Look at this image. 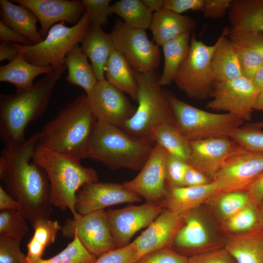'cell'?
<instances>
[{"label": "cell", "mask_w": 263, "mask_h": 263, "mask_svg": "<svg viewBox=\"0 0 263 263\" xmlns=\"http://www.w3.org/2000/svg\"><path fill=\"white\" fill-rule=\"evenodd\" d=\"M39 132L17 148H4L0 156V179L19 204V211L32 224L49 218L53 212L50 185L43 168L33 161Z\"/></svg>", "instance_id": "cell-1"}, {"label": "cell", "mask_w": 263, "mask_h": 263, "mask_svg": "<svg viewBox=\"0 0 263 263\" xmlns=\"http://www.w3.org/2000/svg\"><path fill=\"white\" fill-rule=\"evenodd\" d=\"M66 65L45 75L30 89L0 94V139L4 148L13 149L25 141V130L46 110L54 88Z\"/></svg>", "instance_id": "cell-2"}, {"label": "cell", "mask_w": 263, "mask_h": 263, "mask_svg": "<svg viewBox=\"0 0 263 263\" xmlns=\"http://www.w3.org/2000/svg\"><path fill=\"white\" fill-rule=\"evenodd\" d=\"M97 122L86 94L79 95L62 108L39 132L37 147L86 158V148Z\"/></svg>", "instance_id": "cell-3"}, {"label": "cell", "mask_w": 263, "mask_h": 263, "mask_svg": "<svg viewBox=\"0 0 263 263\" xmlns=\"http://www.w3.org/2000/svg\"><path fill=\"white\" fill-rule=\"evenodd\" d=\"M153 142L135 137L121 128L97 120L86 148V158L112 170H140L153 149Z\"/></svg>", "instance_id": "cell-4"}, {"label": "cell", "mask_w": 263, "mask_h": 263, "mask_svg": "<svg viewBox=\"0 0 263 263\" xmlns=\"http://www.w3.org/2000/svg\"><path fill=\"white\" fill-rule=\"evenodd\" d=\"M32 160L47 175L53 206L62 211L68 208L73 218H79L81 215L75 208L77 192L85 184L98 182L96 171L82 166L75 157L42 147H37Z\"/></svg>", "instance_id": "cell-5"}, {"label": "cell", "mask_w": 263, "mask_h": 263, "mask_svg": "<svg viewBox=\"0 0 263 263\" xmlns=\"http://www.w3.org/2000/svg\"><path fill=\"white\" fill-rule=\"evenodd\" d=\"M133 74L138 87V107L121 129L135 137L149 139L155 128L174 122V115L154 72L141 74L133 71Z\"/></svg>", "instance_id": "cell-6"}, {"label": "cell", "mask_w": 263, "mask_h": 263, "mask_svg": "<svg viewBox=\"0 0 263 263\" xmlns=\"http://www.w3.org/2000/svg\"><path fill=\"white\" fill-rule=\"evenodd\" d=\"M164 93L171 107L176 126L189 141L229 137L244 122L229 113H217L198 109L169 92Z\"/></svg>", "instance_id": "cell-7"}, {"label": "cell", "mask_w": 263, "mask_h": 263, "mask_svg": "<svg viewBox=\"0 0 263 263\" xmlns=\"http://www.w3.org/2000/svg\"><path fill=\"white\" fill-rule=\"evenodd\" d=\"M90 25L85 11L72 27H67L63 22L53 25L44 39L37 44L29 46L14 44L23 52L28 62L39 66H51L55 70L65 65L67 55L75 46L81 43Z\"/></svg>", "instance_id": "cell-8"}, {"label": "cell", "mask_w": 263, "mask_h": 263, "mask_svg": "<svg viewBox=\"0 0 263 263\" xmlns=\"http://www.w3.org/2000/svg\"><path fill=\"white\" fill-rule=\"evenodd\" d=\"M220 39L208 45L191 37L188 55L174 79L176 86L189 98L203 99L211 95L214 84L211 60Z\"/></svg>", "instance_id": "cell-9"}, {"label": "cell", "mask_w": 263, "mask_h": 263, "mask_svg": "<svg viewBox=\"0 0 263 263\" xmlns=\"http://www.w3.org/2000/svg\"><path fill=\"white\" fill-rule=\"evenodd\" d=\"M109 35L114 48L133 71L146 74L154 72L159 66V46L149 39L146 30L129 27L118 20Z\"/></svg>", "instance_id": "cell-10"}, {"label": "cell", "mask_w": 263, "mask_h": 263, "mask_svg": "<svg viewBox=\"0 0 263 263\" xmlns=\"http://www.w3.org/2000/svg\"><path fill=\"white\" fill-rule=\"evenodd\" d=\"M61 231L70 239L76 235L84 248L96 258L117 248L104 209L81 215L76 219H67Z\"/></svg>", "instance_id": "cell-11"}, {"label": "cell", "mask_w": 263, "mask_h": 263, "mask_svg": "<svg viewBox=\"0 0 263 263\" xmlns=\"http://www.w3.org/2000/svg\"><path fill=\"white\" fill-rule=\"evenodd\" d=\"M258 93L252 80L241 76L237 78L215 82L211 94L212 99L207 108L223 111L244 121L251 119L256 96Z\"/></svg>", "instance_id": "cell-12"}, {"label": "cell", "mask_w": 263, "mask_h": 263, "mask_svg": "<svg viewBox=\"0 0 263 263\" xmlns=\"http://www.w3.org/2000/svg\"><path fill=\"white\" fill-rule=\"evenodd\" d=\"M263 173V152L244 149L230 157L213 177L221 192L247 190Z\"/></svg>", "instance_id": "cell-13"}, {"label": "cell", "mask_w": 263, "mask_h": 263, "mask_svg": "<svg viewBox=\"0 0 263 263\" xmlns=\"http://www.w3.org/2000/svg\"><path fill=\"white\" fill-rule=\"evenodd\" d=\"M167 154L162 146L154 144L138 174L123 184L124 187L144 198L147 203L160 204L167 193L165 172Z\"/></svg>", "instance_id": "cell-14"}, {"label": "cell", "mask_w": 263, "mask_h": 263, "mask_svg": "<svg viewBox=\"0 0 263 263\" xmlns=\"http://www.w3.org/2000/svg\"><path fill=\"white\" fill-rule=\"evenodd\" d=\"M87 96L91 110L97 120L120 128L133 115L136 109L124 93L106 79L98 81Z\"/></svg>", "instance_id": "cell-15"}, {"label": "cell", "mask_w": 263, "mask_h": 263, "mask_svg": "<svg viewBox=\"0 0 263 263\" xmlns=\"http://www.w3.org/2000/svg\"><path fill=\"white\" fill-rule=\"evenodd\" d=\"M165 209L159 204L147 202L141 205L106 211L117 248L129 244L137 232L147 227Z\"/></svg>", "instance_id": "cell-16"}, {"label": "cell", "mask_w": 263, "mask_h": 263, "mask_svg": "<svg viewBox=\"0 0 263 263\" xmlns=\"http://www.w3.org/2000/svg\"><path fill=\"white\" fill-rule=\"evenodd\" d=\"M189 142L191 153L188 164L211 178V180L230 157L243 149L229 137Z\"/></svg>", "instance_id": "cell-17"}, {"label": "cell", "mask_w": 263, "mask_h": 263, "mask_svg": "<svg viewBox=\"0 0 263 263\" xmlns=\"http://www.w3.org/2000/svg\"><path fill=\"white\" fill-rule=\"evenodd\" d=\"M141 200L140 196L123 184L98 181L85 184L78 190L75 208L78 214L84 215L113 205Z\"/></svg>", "instance_id": "cell-18"}, {"label": "cell", "mask_w": 263, "mask_h": 263, "mask_svg": "<svg viewBox=\"0 0 263 263\" xmlns=\"http://www.w3.org/2000/svg\"><path fill=\"white\" fill-rule=\"evenodd\" d=\"M30 10L40 24L39 32L43 39L49 29L58 22L77 23L86 11L78 0H11Z\"/></svg>", "instance_id": "cell-19"}, {"label": "cell", "mask_w": 263, "mask_h": 263, "mask_svg": "<svg viewBox=\"0 0 263 263\" xmlns=\"http://www.w3.org/2000/svg\"><path fill=\"white\" fill-rule=\"evenodd\" d=\"M183 221V213L165 209L133 241L140 258L151 251L170 246Z\"/></svg>", "instance_id": "cell-20"}, {"label": "cell", "mask_w": 263, "mask_h": 263, "mask_svg": "<svg viewBox=\"0 0 263 263\" xmlns=\"http://www.w3.org/2000/svg\"><path fill=\"white\" fill-rule=\"evenodd\" d=\"M220 192L214 181L199 186L169 187L159 205L165 209L182 214L193 210L207 199Z\"/></svg>", "instance_id": "cell-21"}, {"label": "cell", "mask_w": 263, "mask_h": 263, "mask_svg": "<svg viewBox=\"0 0 263 263\" xmlns=\"http://www.w3.org/2000/svg\"><path fill=\"white\" fill-rule=\"evenodd\" d=\"M196 24L190 17L163 8L154 13L150 29L153 41L158 46L194 30Z\"/></svg>", "instance_id": "cell-22"}, {"label": "cell", "mask_w": 263, "mask_h": 263, "mask_svg": "<svg viewBox=\"0 0 263 263\" xmlns=\"http://www.w3.org/2000/svg\"><path fill=\"white\" fill-rule=\"evenodd\" d=\"M81 44L82 51L90 60L98 81L106 79L105 66L114 48L109 34L101 27L91 24Z\"/></svg>", "instance_id": "cell-23"}, {"label": "cell", "mask_w": 263, "mask_h": 263, "mask_svg": "<svg viewBox=\"0 0 263 263\" xmlns=\"http://www.w3.org/2000/svg\"><path fill=\"white\" fill-rule=\"evenodd\" d=\"M18 50L19 52L14 59L0 67V81L14 85L17 91L30 89L36 77L54 71L51 66H39L28 62L24 57L23 52Z\"/></svg>", "instance_id": "cell-24"}, {"label": "cell", "mask_w": 263, "mask_h": 263, "mask_svg": "<svg viewBox=\"0 0 263 263\" xmlns=\"http://www.w3.org/2000/svg\"><path fill=\"white\" fill-rule=\"evenodd\" d=\"M229 29L225 27L219 37V43L211 60L215 82L234 79L243 76L239 58L233 43L228 38Z\"/></svg>", "instance_id": "cell-25"}, {"label": "cell", "mask_w": 263, "mask_h": 263, "mask_svg": "<svg viewBox=\"0 0 263 263\" xmlns=\"http://www.w3.org/2000/svg\"><path fill=\"white\" fill-rule=\"evenodd\" d=\"M0 20L6 25L27 38L34 44L43 40L37 28L38 19L30 10L7 0H0Z\"/></svg>", "instance_id": "cell-26"}, {"label": "cell", "mask_w": 263, "mask_h": 263, "mask_svg": "<svg viewBox=\"0 0 263 263\" xmlns=\"http://www.w3.org/2000/svg\"><path fill=\"white\" fill-rule=\"evenodd\" d=\"M228 15L231 28L263 32V0H232Z\"/></svg>", "instance_id": "cell-27"}, {"label": "cell", "mask_w": 263, "mask_h": 263, "mask_svg": "<svg viewBox=\"0 0 263 263\" xmlns=\"http://www.w3.org/2000/svg\"><path fill=\"white\" fill-rule=\"evenodd\" d=\"M225 249L238 263H263V227L231 238Z\"/></svg>", "instance_id": "cell-28"}, {"label": "cell", "mask_w": 263, "mask_h": 263, "mask_svg": "<svg viewBox=\"0 0 263 263\" xmlns=\"http://www.w3.org/2000/svg\"><path fill=\"white\" fill-rule=\"evenodd\" d=\"M106 79L123 93L137 101L138 87L133 71L122 56L114 48L105 68Z\"/></svg>", "instance_id": "cell-29"}, {"label": "cell", "mask_w": 263, "mask_h": 263, "mask_svg": "<svg viewBox=\"0 0 263 263\" xmlns=\"http://www.w3.org/2000/svg\"><path fill=\"white\" fill-rule=\"evenodd\" d=\"M65 63L68 70L66 80L72 85L80 87L88 95L98 80L92 65L88 61V57L78 44L68 53Z\"/></svg>", "instance_id": "cell-30"}, {"label": "cell", "mask_w": 263, "mask_h": 263, "mask_svg": "<svg viewBox=\"0 0 263 263\" xmlns=\"http://www.w3.org/2000/svg\"><path fill=\"white\" fill-rule=\"evenodd\" d=\"M190 33L183 34L165 43L162 46L164 65L162 74L158 80L161 87L170 85L186 58L190 47Z\"/></svg>", "instance_id": "cell-31"}, {"label": "cell", "mask_w": 263, "mask_h": 263, "mask_svg": "<svg viewBox=\"0 0 263 263\" xmlns=\"http://www.w3.org/2000/svg\"><path fill=\"white\" fill-rule=\"evenodd\" d=\"M149 140L167 152L188 163L191 153L190 142L181 133L174 122L161 124L151 132Z\"/></svg>", "instance_id": "cell-32"}, {"label": "cell", "mask_w": 263, "mask_h": 263, "mask_svg": "<svg viewBox=\"0 0 263 263\" xmlns=\"http://www.w3.org/2000/svg\"><path fill=\"white\" fill-rule=\"evenodd\" d=\"M34 235L27 244V254L22 263H34L42 259L45 248L53 244L61 226L57 221L40 219L32 224Z\"/></svg>", "instance_id": "cell-33"}, {"label": "cell", "mask_w": 263, "mask_h": 263, "mask_svg": "<svg viewBox=\"0 0 263 263\" xmlns=\"http://www.w3.org/2000/svg\"><path fill=\"white\" fill-rule=\"evenodd\" d=\"M183 214V223L177 232L173 244L184 249L198 248L207 244L208 235L201 220L191 210Z\"/></svg>", "instance_id": "cell-34"}, {"label": "cell", "mask_w": 263, "mask_h": 263, "mask_svg": "<svg viewBox=\"0 0 263 263\" xmlns=\"http://www.w3.org/2000/svg\"><path fill=\"white\" fill-rule=\"evenodd\" d=\"M111 7L113 13L121 17L127 26L144 30L150 29L153 13L142 0H121Z\"/></svg>", "instance_id": "cell-35"}, {"label": "cell", "mask_w": 263, "mask_h": 263, "mask_svg": "<svg viewBox=\"0 0 263 263\" xmlns=\"http://www.w3.org/2000/svg\"><path fill=\"white\" fill-rule=\"evenodd\" d=\"M96 258L84 248L75 235L73 241L59 253L34 263H93Z\"/></svg>", "instance_id": "cell-36"}, {"label": "cell", "mask_w": 263, "mask_h": 263, "mask_svg": "<svg viewBox=\"0 0 263 263\" xmlns=\"http://www.w3.org/2000/svg\"><path fill=\"white\" fill-rule=\"evenodd\" d=\"M25 220L18 210H0V236L22 240L28 232Z\"/></svg>", "instance_id": "cell-37"}, {"label": "cell", "mask_w": 263, "mask_h": 263, "mask_svg": "<svg viewBox=\"0 0 263 263\" xmlns=\"http://www.w3.org/2000/svg\"><path fill=\"white\" fill-rule=\"evenodd\" d=\"M256 205L251 202L245 207L228 219L226 226L233 232L250 231L260 227V214L255 208Z\"/></svg>", "instance_id": "cell-38"}, {"label": "cell", "mask_w": 263, "mask_h": 263, "mask_svg": "<svg viewBox=\"0 0 263 263\" xmlns=\"http://www.w3.org/2000/svg\"><path fill=\"white\" fill-rule=\"evenodd\" d=\"M229 137L245 150L263 152V132L260 128L252 125L241 127L233 131Z\"/></svg>", "instance_id": "cell-39"}, {"label": "cell", "mask_w": 263, "mask_h": 263, "mask_svg": "<svg viewBox=\"0 0 263 263\" xmlns=\"http://www.w3.org/2000/svg\"><path fill=\"white\" fill-rule=\"evenodd\" d=\"M218 203L221 214L227 219L252 202L247 193L243 191L224 192Z\"/></svg>", "instance_id": "cell-40"}, {"label": "cell", "mask_w": 263, "mask_h": 263, "mask_svg": "<svg viewBox=\"0 0 263 263\" xmlns=\"http://www.w3.org/2000/svg\"><path fill=\"white\" fill-rule=\"evenodd\" d=\"M233 43L239 58L243 75L252 80L256 73L263 64V57L249 47Z\"/></svg>", "instance_id": "cell-41"}, {"label": "cell", "mask_w": 263, "mask_h": 263, "mask_svg": "<svg viewBox=\"0 0 263 263\" xmlns=\"http://www.w3.org/2000/svg\"><path fill=\"white\" fill-rule=\"evenodd\" d=\"M91 25L101 27L108 23L113 13L110 0H82Z\"/></svg>", "instance_id": "cell-42"}, {"label": "cell", "mask_w": 263, "mask_h": 263, "mask_svg": "<svg viewBox=\"0 0 263 263\" xmlns=\"http://www.w3.org/2000/svg\"><path fill=\"white\" fill-rule=\"evenodd\" d=\"M140 258L134 242L110 250L97 257L93 263H135Z\"/></svg>", "instance_id": "cell-43"}, {"label": "cell", "mask_w": 263, "mask_h": 263, "mask_svg": "<svg viewBox=\"0 0 263 263\" xmlns=\"http://www.w3.org/2000/svg\"><path fill=\"white\" fill-rule=\"evenodd\" d=\"M188 166L185 161L168 153L165 161L167 185L169 187L184 186V176Z\"/></svg>", "instance_id": "cell-44"}, {"label": "cell", "mask_w": 263, "mask_h": 263, "mask_svg": "<svg viewBox=\"0 0 263 263\" xmlns=\"http://www.w3.org/2000/svg\"><path fill=\"white\" fill-rule=\"evenodd\" d=\"M22 240L0 236V263H22L26 255L21 251Z\"/></svg>", "instance_id": "cell-45"}, {"label": "cell", "mask_w": 263, "mask_h": 263, "mask_svg": "<svg viewBox=\"0 0 263 263\" xmlns=\"http://www.w3.org/2000/svg\"><path fill=\"white\" fill-rule=\"evenodd\" d=\"M188 258L169 246L149 252L141 257L135 263H188Z\"/></svg>", "instance_id": "cell-46"}, {"label": "cell", "mask_w": 263, "mask_h": 263, "mask_svg": "<svg viewBox=\"0 0 263 263\" xmlns=\"http://www.w3.org/2000/svg\"><path fill=\"white\" fill-rule=\"evenodd\" d=\"M228 38L234 43L255 50L263 57V32H246L231 28Z\"/></svg>", "instance_id": "cell-47"}, {"label": "cell", "mask_w": 263, "mask_h": 263, "mask_svg": "<svg viewBox=\"0 0 263 263\" xmlns=\"http://www.w3.org/2000/svg\"><path fill=\"white\" fill-rule=\"evenodd\" d=\"M205 0H164V7L181 14L188 10L202 11Z\"/></svg>", "instance_id": "cell-48"}, {"label": "cell", "mask_w": 263, "mask_h": 263, "mask_svg": "<svg viewBox=\"0 0 263 263\" xmlns=\"http://www.w3.org/2000/svg\"><path fill=\"white\" fill-rule=\"evenodd\" d=\"M232 0H205L202 12L206 18H223L228 11Z\"/></svg>", "instance_id": "cell-49"}, {"label": "cell", "mask_w": 263, "mask_h": 263, "mask_svg": "<svg viewBox=\"0 0 263 263\" xmlns=\"http://www.w3.org/2000/svg\"><path fill=\"white\" fill-rule=\"evenodd\" d=\"M226 249L196 255L188 258V263H232Z\"/></svg>", "instance_id": "cell-50"}, {"label": "cell", "mask_w": 263, "mask_h": 263, "mask_svg": "<svg viewBox=\"0 0 263 263\" xmlns=\"http://www.w3.org/2000/svg\"><path fill=\"white\" fill-rule=\"evenodd\" d=\"M0 39L2 41H9L24 46L34 44L31 40L8 26L1 20H0Z\"/></svg>", "instance_id": "cell-51"}, {"label": "cell", "mask_w": 263, "mask_h": 263, "mask_svg": "<svg viewBox=\"0 0 263 263\" xmlns=\"http://www.w3.org/2000/svg\"><path fill=\"white\" fill-rule=\"evenodd\" d=\"M211 181V180H209L202 172L188 165L184 176V186H199L207 184Z\"/></svg>", "instance_id": "cell-52"}, {"label": "cell", "mask_w": 263, "mask_h": 263, "mask_svg": "<svg viewBox=\"0 0 263 263\" xmlns=\"http://www.w3.org/2000/svg\"><path fill=\"white\" fill-rule=\"evenodd\" d=\"M247 192L251 201L256 206L263 201V173L253 182Z\"/></svg>", "instance_id": "cell-53"}, {"label": "cell", "mask_w": 263, "mask_h": 263, "mask_svg": "<svg viewBox=\"0 0 263 263\" xmlns=\"http://www.w3.org/2000/svg\"><path fill=\"white\" fill-rule=\"evenodd\" d=\"M19 52L13 42L3 41L0 44V61L7 60L11 61L15 58Z\"/></svg>", "instance_id": "cell-54"}, {"label": "cell", "mask_w": 263, "mask_h": 263, "mask_svg": "<svg viewBox=\"0 0 263 263\" xmlns=\"http://www.w3.org/2000/svg\"><path fill=\"white\" fill-rule=\"evenodd\" d=\"M18 202L0 186V210L19 209Z\"/></svg>", "instance_id": "cell-55"}, {"label": "cell", "mask_w": 263, "mask_h": 263, "mask_svg": "<svg viewBox=\"0 0 263 263\" xmlns=\"http://www.w3.org/2000/svg\"><path fill=\"white\" fill-rule=\"evenodd\" d=\"M143 2L153 13L164 8V0H142Z\"/></svg>", "instance_id": "cell-56"}, {"label": "cell", "mask_w": 263, "mask_h": 263, "mask_svg": "<svg viewBox=\"0 0 263 263\" xmlns=\"http://www.w3.org/2000/svg\"><path fill=\"white\" fill-rule=\"evenodd\" d=\"M252 81L258 92L263 90V64L256 73Z\"/></svg>", "instance_id": "cell-57"}, {"label": "cell", "mask_w": 263, "mask_h": 263, "mask_svg": "<svg viewBox=\"0 0 263 263\" xmlns=\"http://www.w3.org/2000/svg\"><path fill=\"white\" fill-rule=\"evenodd\" d=\"M254 109L263 111V90L259 92L256 96Z\"/></svg>", "instance_id": "cell-58"}, {"label": "cell", "mask_w": 263, "mask_h": 263, "mask_svg": "<svg viewBox=\"0 0 263 263\" xmlns=\"http://www.w3.org/2000/svg\"><path fill=\"white\" fill-rule=\"evenodd\" d=\"M251 125L260 129L263 128V121L257 122Z\"/></svg>", "instance_id": "cell-59"}, {"label": "cell", "mask_w": 263, "mask_h": 263, "mask_svg": "<svg viewBox=\"0 0 263 263\" xmlns=\"http://www.w3.org/2000/svg\"><path fill=\"white\" fill-rule=\"evenodd\" d=\"M260 217L261 224H262V226L263 227V206L261 209V211L260 213Z\"/></svg>", "instance_id": "cell-60"}]
</instances>
